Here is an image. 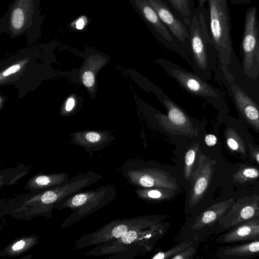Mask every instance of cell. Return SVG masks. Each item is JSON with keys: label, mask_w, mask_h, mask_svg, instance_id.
Segmentation results:
<instances>
[{"label": "cell", "mask_w": 259, "mask_h": 259, "mask_svg": "<svg viewBox=\"0 0 259 259\" xmlns=\"http://www.w3.org/2000/svg\"><path fill=\"white\" fill-rule=\"evenodd\" d=\"M101 179L99 174L90 171L79 174L61 185L2 199L1 217L8 215L17 220L27 221L40 217L51 219L55 205L62 199L95 184Z\"/></svg>", "instance_id": "obj_1"}, {"label": "cell", "mask_w": 259, "mask_h": 259, "mask_svg": "<svg viewBox=\"0 0 259 259\" xmlns=\"http://www.w3.org/2000/svg\"><path fill=\"white\" fill-rule=\"evenodd\" d=\"M256 12V7L253 6L245 13L240 45L241 60L231 65L228 69L235 83L250 96L259 74V24Z\"/></svg>", "instance_id": "obj_2"}, {"label": "cell", "mask_w": 259, "mask_h": 259, "mask_svg": "<svg viewBox=\"0 0 259 259\" xmlns=\"http://www.w3.org/2000/svg\"><path fill=\"white\" fill-rule=\"evenodd\" d=\"M203 13L194 15L190 27V66L194 73L206 81L217 68L218 53L208 31Z\"/></svg>", "instance_id": "obj_3"}, {"label": "cell", "mask_w": 259, "mask_h": 259, "mask_svg": "<svg viewBox=\"0 0 259 259\" xmlns=\"http://www.w3.org/2000/svg\"><path fill=\"white\" fill-rule=\"evenodd\" d=\"M209 7V30L218 53L217 67L228 69L238 60L233 48L231 23L227 0H208Z\"/></svg>", "instance_id": "obj_4"}, {"label": "cell", "mask_w": 259, "mask_h": 259, "mask_svg": "<svg viewBox=\"0 0 259 259\" xmlns=\"http://www.w3.org/2000/svg\"><path fill=\"white\" fill-rule=\"evenodd\" d=\"M155 62L182 88L192 95L202 98L218 110L226 106L223 92L196 74L190 72L168 60L159 58Z\"/></svg>", "instance_id": "obj_5"}, {"label": "cell", "mask_w": 259, "mask_h": 259, "mask_svg": "<svg viewBox=\"0 0 259 259\" xmlns=\"http://www.w3.org/2000/svg\"><path fill=\"white\" fill-rule=\"evenodd\" d=\"M108 189L100 187L96 189L80 191L72 193L58 202L55 209L70 208L73 212L60 225V229L70 227L99 209L107 202Z\"/></svg>", "instance_id": "obj_6"}, {"label": "cell", "mask_w": 259, "mask_h": 259, "mask_svg": "<svg viewBox=\"0 0 259 259\" xmlns=\"http://www.w3.org/2000/svg\"><path fill=\"white\" fill-rule=\"evenodd\" d=\"M215 79L226 89L232 101L240 121L259 135V104L235 83L228 70L216 68Z\"/></svg>", "instance_id": "obj_7"}, {"label": "cell", "mask_w": 259, "mask_h": 259, "mask_svg": "<svg viewBox=\"0 0 259 259\" xmlns=\"http://www.w3.org/2000/svg\"><path fill=\"white\" fill-rule=\"evenodd\" d=\"M229 112L227 106L219 110L214 130L222 137L227 150L245 159L249 156V145L253 140L246 126Z\"/></svg>", "instance_id": "obj_8"}, {"label": "cell", "mask_w": 259, "mask_h": 259, "mask_svg": "<svg viewBox=\"0 0 259 259\" xmlns=\"http://www.w3.org/2000/svg\"><path fill=\"white\" fill-rule=\"evenodd\" d=\"M259 218L257 195L238 198L219 221L224 228L234 227L249 220Z\"/></svg>", "instance_id": "obj_9"}, {"label": "cell", "mask_w": 259, "mask_h": 259, "mask_svg": "<svg viewBox=\"0 0 259 259\" xmlns=\"http://www.w3.org/2000/svg\"><path fill=\"white\" fill-rule=\"evenodd\" d=\"M160 98V101L165 106L167 111V121L168 127H173L172 131L176 130L180 134H194L198 135L201 130L203 127L205 122H193V120L189 118L186 113L176 104L174 103L164 95L162 98L156 95Z\"/></svg>", "instance_id": "obj_10"}, {"label": "cell", "mask_w": 259, "mask_h": 259, "mask_svg": "<svg viewBox=\"0 0 259 259\" xmlns=\"http://www.w3.org/2000/svg\"><path fill=\"white\" fill-rule=\"evenodd\" d=\"M259 240V218L240 224L218 239L221 244Z\"/></svg>", "instance_id": "obj_11"}, {"label": "cell", "mask_w": 259, "mask_h": 259, "mask_svg": "<svg viewBox=\"0 0 259 259\" xmlns=\"http://www.w3.org/2000/svg\"><path fill=\"white\" fill-rule=\"evenodd\" d=\"M147 1L177 39L184 42L187 39H189V35L185 26L177 18L164 3L160 0H147Z\"/></svg>", "instance_id": "obj_12"}, {"label": "cell", "mask_w": 259, "mask_h": 259, "mask_svg": "<svg viewBox=\"0 0 259 259\" xmlns=\"http://www.w3.org/2000/svg\"><path fill=\"white\" fill-rule=\"evenodd\" d=\"M69 179V174L64 172L50 174H37L27 182L24 189L28 192L42 191L63 185Z\"/></svg>", "instance_id": "obj_13"}, {"label": "cell", "mask_w": 259, "mask_h": 259, "mask_svg": "<svg viewBox=\"0 0 259 259\" xmlns=\"http://www.w3.org/2000/svg\"><path fill=\"white\" fill-rule=\"evenodd\" d=\"M223 259H249L259 256V240L249 242L228 245L219 251Z\"/></svg>", "instance_id": "obj_14"}, {"label": "cell", "mask_w": 259, "mask_h": 259, "mask_svg": "<svg viewBox=\"0 0 259 259\" xmlns=\"http://www.w3.org/2000/svg\"><path fill=\"white\" fill-rule=\"evenodd\" d=\"M134 2L136 7L144 18L161 37L168 42H172V37L167 27L147 0H134Z\"/></svg>", "instance_id": "obj_15"}, {"label": "cell", "mask_w": 259, "mask_h": 259, "mask_svg": "<svg viewBox=\"0 0 259 259\" xmlns=\"http://www.w3.org/2000/svg\"><path fill=\"white\" fill-rule=\"evenodd\" d=\"M39 236L34 234L19 236L4 247L0 252L2 257H12L21 255L38 243Z\"/></svg>", "instance_id": "obj_16"}, {"label": "cell", "mask_w": 259, "mask_h": 259, "mask_svg": "<svg viewBox=\"0 0 259 259\" xmlns=\"http://www.w3.org/2000/svg\"><path fill=\"white\" fill-rule=\"evenodd\" d=\"M29 171L28 165L19 164L18 165L1 171V188L16 183L18 180Z\"/></svg>", "instance_id": "obj_17"}, {"label": "cell", "mask_w": 259, "mask_h": 259, "mask_svg": "<svg viewBox=\"0 0 259 259\" xmlns=\"http://www.w3.org/2000/svg\"><path fill=\"white\" fill-rule=\"evenodd\" d=\"M259 178V168L257 167L242 165L233 175L234 182L239 184L252 182Z\"/></svg>", "instance_id": "obj_18"}, {"label": "cell", "mask_w": 259, "mask_h": 259, "mask_svg": "<svg viewBox=\"0 0 259 259\" xmlns=\"http://www.w3.org/2000/svg\"><path fill=\"white\" fill-rule=\"evenodd\" d=\"M11 23L12 27L15 29H20L23 27L25 14L21 8H17L13 10L11 17Z\"/></svg>", "instance_id": "obj_19"}, {"label": "cell", "mask_w": 259, "mask_h": 259, "mask_svg": "<svg viewBox=\"0 0 259 259\" xmlns=\"http://www.w3.org/2000/svg\"><path fill=\"white\" fill-rule=\"evenodd\" d=\"M168 1L182 16L186 17H189L190 16V9L189 0Z\"/></svg>", "instance_id": "obj_20"}, {"label": "cell", "mask_w": 259, "mask_h": 259, "mask_svg": "<svg viewBox=\"0 0 259 259\" xmlns=\"http://www.w3.org/2000/svg\"><path fill=\"white\" fill-rule=\"evenodd\" d=\"M210 172L206 176L199 178L194 186V192L197 195L202 194L206 190L209 182Z\"/></svg>", "instance_id": "obj_21"}, {"label": "cell", "mask_w": 259, "mask_h": 259, "mask_svg": "<svg viewBox=\"0 0 259 259\" xmlns=\"http://www.w3.org/2000/svg\"><path fill=\"white\" fill-rule=\"evenodd\" d=\"M205 128L203 130V138L204 143L209 147L217 145L219 142V137L217 132L214 130L213 133H205Z\"/></svg>", "instance_id": "obj_22"}, {"label": "cell", "mask_w": 259, "mask_h": 259, "mask_svg": "<svg viewBox=\"0 0 259 259\" xmlns=\"http://www.w3.org/2000/svg\"><path fill=\"white\" fill-rule=\"evenodd\" d=\"M248 154L250 158L259 164V146L254 143L250 144Z\"/></svg>", "instance_id": "obj_23"}, {"label": "cell", "mask_w": 259, "mask_h": 259, "mask_svg": "<svg viewBox=\"0 0 259 259\" xmlns=\"http://www.w3.org/2000/svg\"><path fill=\"white\" fill-rule=\"evenodd\" d=\"M84 138L86 141L92 145L98 143L102 139V136L100 134L94 132L87 133Z\"/></svg>", "instance_id": "obj_24"}, {"label": "cell", "mask_w": 259, "mask_h": 259, "mask_svg": "<svg viewBox=\"0 0 259 259\" xmlns=\"http://www.w3.org/2000/svg\"><path fill=\"white\" fill-rule=\"evenodd\" d=\"M127 232V228L125 225H119L114 226L112 229L113 238H118L123 236Z\"/></svg>", "instance_id": "obj_25"}, {"label": "cell", "mask_w": 259, "mask_h": 259, "mask_svg": "<svg viewBox=\"0 0 259 259\" xmlns=\"http://www.w3.org/2000/svg\"><path fill=\"white\" fill-rule=\"evenodd\" d=\"M95 76L94 73L91 71H87L82 75V81L87 87H92L95 83Z\"/></svg>", "instance_id": "obj_26"}, {"label": "cell", "mask_w": 259, "mask_h": 259, "mask_svg": "<svg viewBox=\"0 0 259 259\" xmlns=\"http://www.w3.org/2000/svg\"><path fill=\"white\" fill-rule=\"evenodd\" d=\"M137 234L134 231H127L121 237V241L123 243L128 244L133 242L137 238Z\"/></svg>", "instance_id": "obj_27"}, {"label": "cell", "mask_w": 259, "mask_h": 259, "mask_svg": "<svg viewBox=\"0 0 259 259\" xmlns=\"http://www.w3.org/2000/svg\"><path fill=\"white\" fill-rule=\"evenodd\" d=\"M20 68L21 66L19 64H14L10 66L1 73V78H2L3 76H7L11 74H13L18 72L20 69Z\"/></svg>", "instance_id": "obj_28"}, {"label": "cell", "mask_w": 259, "mask_h": 259, "mask_svg": "<svg viewBox=\"0 0 259 259\" xmlns=\"http://www.w3.org/2000/svg\"><path fill=\"white\" fill-rule=\"evenodd\" d=\"M196 152L193 149H189L185 155V163L187 166L192 165L194 161Z\"/></svg>", "instance_id": "obj_29"}, {"label": "cell", "mask_w": 259, "mask_h": 259, "mask_svg": "<svg viewBox=\"0 0 259 259\" xmlns=\"http://www.w3.org/2000/svg\"><path fill=\"white\" fill-rule=\"evenodd\" d=\"M140 184L144 187H150L154 185V180L149 176H143L141 177Z\"/></svg>", "instance_id": "obj_30"}, {"label": "cell", "mask_w": 259, "mask_h": 259, "mask_svg": "<svg viewBox=\"0 0 259 259\" xmlns=\"http://www.w3.org/2000/svg\"><path fill=\"white\" fill-rule=\"evenodd\" d=\"M251 96L259 104V74L254 83Z\"/></svg>", "instance_id": "obj_31"}, {"label": "cell", "mask_w": 259, "mask_h": 259, "mask_svg": "<svg viewBox=\"0 0 259 259\" xmlns=\"http://www.w3.org/2000/svg\"><path fill=\"white\" fill-rule=\"evenodd\" d=\"M86 23L85 17H81L79 18L75 22V26L77 29H82L84 27Z\"/></svg>", "instance_id": "obj_32"}, {"label": "cell", "mask_w": 259, "mask_h": 259, "mask_svg": "<svg viewBox=\"0 0 259 259\" xmlns=\"http://www.w3.org/2000/svg\"><path fill=\"white\" fill-rule=\"evenodd\" d=\"M252 0H230L232 5H247L250 3Z\"/></svg>", "instance_id": "obj_33"}, {"label": "cell", "mask_w": 259, "mask_h": 259, "mask_svg": "<svg viewBox=\"0 0 259 259\" xmlns=\"http://www.w3.org/2000/svg\"><path fill=\"white\" fill-rule=\"evenodd\" d=\"M74 105V100L73 98L68 99L66 105V110L69 111L72 110Z\"/></svg>", "instance_id": "obj_34"}, {"label": "cell", "mask_w": 259, "mask_h": 259, "mask_svg": "<svg viewBox=\"0 0 259 259\" xmlns=\"http://www.w3.org/2000/svg\"><path fill=\"white\" fill-rule=\"evenodd\" d=\"M148 196L151 198H159L161 196V193L157 190H151L148 193Z\"/></svg>", "instance_id": "obj_35"}, {"label": "cell", "mask_w": 259, "mask_h": 259, "mask_svg": "<svg viewBox=\"0 0 259 259\" xmlns=\"http://www.w3.org/2000/svg\"><path fill=\"white\" fill-rule=\"evenodd\" d=\"M164 257V254L162 253H159L155 255L153 258V259H161L163 258Z\"/></svg>", "instance_id": "obj_36"}, {"label": "cell", "mask_w": 259, "mask_h": 259, "mask_svg": "<svg viewBox=\"0 0 259 259\" xmlns=\"http://www.w3.org/2000/svg\"><path fill=\"white\" fill-rule=\"evenodd\" d=\"M206 0H198V4L200 8H203Z\"/></svg>", "instance_id": "obj_37"}, {"label": "cell", "mask_w": 259, "mask_h": 259, "mask_svg": "<svg viewBox=\"0 0 259 259\" xmlns=\"http://www.w3.org/2000/svg\"><path fill=\"white\" fill-rule=\"evenodd\" d=\"M173 258L178 259V258H183V257L180 256H175L174 257H173Z\"/></svg>", "instance_id": "obj_38"}, {"label": "cell", "mask_w": 259, "mask_h": 259, "mask_svg": "<svg viewBox=\"0 0 259 259\" xmlns=\"http://www.w3.org/2000/svg\"><path fill=\"white\" fill-rule=\"evenodd\" d=\"M257 198L258 204L259 205V195H257Z\"/></svg>", "instance_id": "obj_39"}]
</instances>
